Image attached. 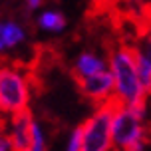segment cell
Here are the masks:
<instances>
[{
	"label": "cell",
	"mask_w": 151,
	"mask_h": 151,
	"mask_svg": "<svg viewBox=\"0 0 151 151\" xmlns=\"http://www.w3.org/2000/svg\"><path fill=\"white\" fill-rule=\"evenodd\" d=\"M151 99L135 106L115 104L111 119L113 147L119 151H147L151 143Z\"/></svg>",
	"instance_id": "cell-1"
},
{
	"label": "cell",
	"mask_w": 151,
	"mask_h": 151,
	"mask_svg": "<svg viewBox=\"0 0 151 151\" xmlns=\"http://www.w3.org/2000/svg\"><path fill=\"white\" fill-rule=\"evenodd\" d=\"M109 72L113 76L115 86V104L135 106L149 98V91L141 83L135 62V46L133 44H117L107 52Z\"/></svg>",
	"instance_id": "cell-2"
},
{
	"label": "cell",
	"mask_w": 151,
	"mask_h": 151,
	"mask_svg": "<svg viewBox=\"0 0 151 151\" xmlns=\"http://www.w3.org/2000/svg\"><path fill=\"white\" fill-rule=\"evenodd\" d=\"M32 101V78L16 64L0 66V115L12 117L26 111Z\"/></svg>",
	"instance_id": "cell-3"
},
{
	"label": "cell",
	"mask_w": 151,
	"mask_h": 151,
	"mask_svg": "<svg viewBox=\"0 0 151 151\" xmlns=\"http://www.w3.org/2000/svg\"><path fill=\"white\" fill-rule=\"evenodd\" d=\"M115 101L93 106L91 113L80 123L83 135V151H109L113 147L111 119Z\"/></svg>",
	"instance_id": "cell-4"
},
{
	"label": "cell",
	"mask_w": 151,
	"mask_h": 151,
	"mask_svg": "<svg viewBox=\"0 0 151 151\" xmlns=\"http://www.w3.org/2000/svg\"><path fill=\"white\" fill-rule=\"evenodd\" d=\"M78 90L91 106H101V104H111L115 101V86H113L111 72H101L98 76H91L86 80H80Z\"/></svg>",
	"instance_id": "cell-5"
},
{
	"label": "cell",
	"mask_w": 151,
	"mask_h": 151,
	"mask_svg": "<svg viewBox=\"0 0 151 151\" xmlns=\"http://www.w3.org/2000/svg\"><path fill=\"white\" fill-rule=\"evenodd\" d=\"M107 70H109L107 54L96 52V50H82L72 60V76H74L76 82L98 76L101 72H107Z\"/></svg>",
	"instance_id": "cell-6"
},
{
	"label": "cell",
	"mask_w": 151,
	"mask_h": 151,
	"mask_svg": "<svg viewBox=\"0 0 151 151\" xmlns=\"http://www.w3.org/2000/svg\"><path fill=\"white\" fill-rule=\"evenodd\" d=\"M32 125H34V115L30 113V109L20 111L8 117V135L12 139L14 151H24L30 149V141H32Z\"/></svg>",
	"instance_id": "cell-7"
},
{
	"label": "cell",
	"mask_w": 151,
	"mask_h": 151,
	"mask_svg": "<svg viewBox=\"0 0 151 151\" xmlns=\"http://www.w3.org/2000/svg\"><path fill=\"white\" fill-rule=\"evenodd\" d=\"M28 42V28L18 20H0V56L18 50Z\"/></svg>",
	"instance_id": "cell-8"
},
{
	"label": "cell",
	"mask_w": 151,
	"mask_h": 151,
	"mask_svg": "<svg viewBox=\"0 0 151 151\" xmlns=\"http://www.w3.org/2000/svg\"><path fill=\"white\" fill-rule=\"evenodd\" d=\"M34 22H36L38 30L44 32V34H50V36H60L68 28V18H66V14L62 12L60 8H52V6L50 8L44 6L42 10H38Z\"/></svg>",
	"instance_id": "cell-9"
},
{
	"label": "cell",
	"mask_w": 151,
	"mask_h": 151,
	"mask_svg": "<svg viewBox=\"0 0 151 151\" xmlns=\"http://www.w3.org/2000/svg\"><path fill=\"white\" fill-rule=\"evenodd\" d=\"M135 62H137V72H139L141 83L145 86L147 91H151V56H147L139 48H135Z\"/></svg>",
	"instance_id": "cell-10"
},
{
	"label": "cell",
	"mask_w": 151,
	"mask_h": 151,
	"mask_svg": "<svg viewBox=\"0 0 151 151\" xmlns=\"http://www.w3.org/2000/svg\"><path fill=\"white\" fill-rule=\"evenodd\" d=\"M30 151H50L48 145V135H46V129L40 121L34 119L32 125V141H30Z\"/></svg>",
	"instance_id": "cell-11"
},
{
	"label": "cell",
	"mask_w": 151,
	"mask_h": 151,
	"mask_svg": "<svg viewBox=\"0 0 151 151\" xmlns=\"http://www.w3.org/2000/svg\"><path fill=\"white\" fill-rule=\"evenodd\" d=\"M64 151H83V135H82V125H76L70 129L68 137H66V145Z\"/></svg>",
	"instance_id": "cell-12"
},
{
	"label": "cell",
	"mask_w": 151,
	"mask_h": 151,
	"mask_svg": "<svg viewBox=\"0 0 151 151\" xmlns=\"http://www.w3.org/2000/svg\"><path fill=\"white\" fill-rule=\"evenodd\" d=\"M135 48H139L141 52L151 56V18H149V22H147V26H145L141 38H139V42H135Z\"/></svg>",
	"instance_id": "cell-13"
},
{
	"label": "cell",
	"mask_w": 151,
	"mask_h": 151,
	"mask_svg": "<svg viewBox=\"0 0 151 151\" xmlns=\"http://www.w3.org/2000/svg\"><path fill=\"white\" fill-rule=\"evenodd\" d=\"M0 151H14V145H12L8 131H2V129H0Z\"/></svg>",
	"instance_id": "cell-14"
},
{
	"label": "cell",
	"mask_w": 151,
	"mask_h": 151,
	"mask_svg": "<svg viewBox=\"0 0 151 151\" xmlns=\"http://www.w3.org/2000/svg\"><path fill=\"white\" fill-rule=\"evenodd\" d=\"M24 6L30 12H38V10H42L46 6V0H24Z\"/></svg>",
	"instance_id": "cell-15"
},
{
	"label": "cell",
	"mask_w": 151,
	"mask_h": 151,
	"mask_svg": "<svg viewBox=\"0 0 151 151\" xmlns=\"http://www.w3.org/2000/svg\"><path fill=\"white\" fill-rule=\"evenodd\" d=\"M96 2L104 8H111V6H115V4H119L121 0H96Z\"/></svg>",
	"instance_id": "cell-16"
},
{
	"label": "cell",
	"mask_w": 151,
	"mask_h": 151,
	"mask_svg": "<svg viewBox=\"0 0 151 151\" xmlns=\"http://www.w3.org/2000/svg\"><path fill=\"white\" fill-rule=\"evenodd\" d=\"M109 151H119V149H115V147H111V149H109Z\"/></svg>",
	"instance_id": "cell-17"
},
{
	"label": "cell",
	"mask_w": 151,
	"mask_h": 151,
	"mask_svg": "<svg viewBox=\"0 0 151 151\" xmlns=\"http://www.w3.org/2000/svg\"><path fill=\"white\" fill-rule=\"evenodd\" d=\"M149 127H151V115H149Z\"/></svg>",
	"instance_id": "cell-18"
},
{
	"label": "cell",
	"mask_w": 151,
	"mask_h": 151,
	"mask_svg": "<svg viewBox=\"0 0 151 151\" xmlns=\"http://www.w3.org/2000/svg\"><path fill=\"white\" fill-rule=\"evenodd\" d=\"M24 151H30V149H24Z\"/></svg>",
	"instance_id": "cell-19"
},
{
	"label": "cell",
	"mask_w": 151,
	"mask_h": 151,
	"mask_svg": "<svg viewBox=\"0 0 151 151\" xmlns=\"http://www.w3.org/2000/svg\"><path fill=\"white\" fill-rule=\"evenodd\" d=\"M149 98H151V91H149Z\"/></svg>",
	"instance_id": "cell-20"
}]
</instances>
